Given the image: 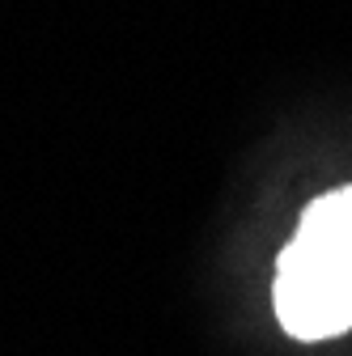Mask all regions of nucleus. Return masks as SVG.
<instances>
[{"mask_svg":"<svg viewBox=\"0 0 352 356\" xmlns=\"http://www.w3.org/2000/svg\"><path fill=\"white\" fill-rule=\"evenodd\" d=\"M276 318L297 339L352 327V187L319 195L276 263Z\"/></svg>","mask_w":352,"mask_h":356,"instance_id":"1","label":"nucleus"}]
</instances>
